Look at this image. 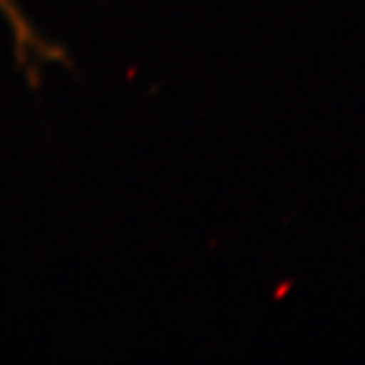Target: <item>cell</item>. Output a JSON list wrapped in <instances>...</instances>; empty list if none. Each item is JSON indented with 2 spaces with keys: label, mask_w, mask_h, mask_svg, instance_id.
I'll return each mask as SVG.
<instances>
[{
  "label": "cell",
  "mask_w": 365,
  "mask_h": 365,
  "mask_svg": "<svg viewBox=\"0 0 365 365\" xmlns=\"http://www.w3.org/2000/svg\"><path fill=\"white\" fill-rule=\"evenodd\" d=\"M0 13L13 33L19 63L25 67L26 71H35L37 63H43V61L61 59V51L53 43L41 37L37 29L31 25V21L16 4V0H0Z\"/></svg>",
  "instance_id": "1"
}]
</instances>
